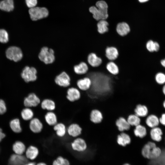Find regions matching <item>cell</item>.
<instances>
[{"mask_svg":"<svg viewBox=\"0 0 165 165\" xmlns=\"http://www.w3.org/2000/svg\"><path fill=\"white\" fill-rule=\"evenodd\" d=\"M161 149L156 146L155 143L152 141H148L143 147L141 153L145 158L151 160L158 157L161 152Z\"/></svg>","mask_w":165,"mask_h":165,"instance_id":"1","label":"cell"},{"mask_svg":"<svg viewBox=\"0 0 165 165\" xmlns=\"http://www.w3.org/2000/svg\"><path fill=\"white\" fill-rule=\"evenodd\" d=\"M38 57L40 61L45 64H52L55 60L54 51L52 48L47 46L43 47L39 53Z\"/></svg>","mask_w":165,"mask_h":165,"instance_id":"2","label":"cell"},{"mask_svg":"<svg viewBox=\"0 0 165 165\" xmlns=\"http://www.w3.org/2000/svg\"><path fill=\"white\" fill-rule=\"evenodd\" d=\"M37 71L34 67L26 66L23 70L21 76L24 81L27 83L33 82L37 79Z\"/></svg>","mask_w":165,"mask_h":165,"instance_id":"3","label":"cell"},{"mask_svg":"<svg viewBox=\"0 0 165 165\" xmlns=\"http://www.w3.org/2000/svg\"><path fill=\"white\" fill-rule=\"evenodd\" d=\"M29 13L31 19L33 21L45 18L49 14V12L46 8L38 7L30 8Z\"/></svg>","mask_w":165,"mask_h":165,"instance_id":"4","label":"cell"},{"mask_svg":"<svg viewBox=\"0 0 165 165\" xmlns=\"http://www.w3.org/2000/svg\"><path fill=\"white\" fill-rule=\"evenodd\" d=\"M6 56L8 59L17 62L22 59L23 54L20 48L13 46L9 47L7 49L6 51Z\"/></svg>","mask_w":165,"mask_h":165,"instance_id":"5","label":"cell"},{"mask_svg":"<svg viewBox=\"0 0 165 165\" xmlns=\"http://www.w3.org/2000/svg\"><path fill=\"white\" fill-rule=\"evenodd\" d=\"M54 82L57 85L61 87H69L71 85V78L66 72L63 71L56 76Z\"/></svg>","mask_w":165,"mask_h":165,"instance_id":"6","label":"cell"},{"mask_svg":"<svg viewBox=\"0 0 165 165\" xmlns=\"http://www.w3.org/2000/svg\"><path fill=\"white\" fill-rule=\"evenodd\" d=\"M71 145L73 150L78 152L85 151L87 147L86 140L83 138L79 137L75 138Z\"/></svg>","mask_w":165,"mask_h":165,"instance_id":"7","label":"cell"},{"mask_svg":"<svg viewBox=\"0 0 165 165\" xmlns=\"http://www.w3.org/2000/svg\"><path fill=\"white\" fill-rule=\"evenodd\" d=\"M40 98L34 93H31L25 97L24 104L26 107H36L41 103Z\"/></svg>","mask_w":165,"mask_h":165,"instance_id":"8","label":"cell"},{"mask_svg":"<svg viewBox=\"0 0 165 165\" xmlns=\"http://www.w3.org/2000/svg\"><path fill=\"white\" fill-rule=\"evenodd\" d=\"M81 96L80 90L77 87H69L66 91V97L71 102H74L79 100Z\"/></svg>","mask_w":165,"mask_h":165,"instance_id":"9","label":"cell"},{"mask_svg":"<svg viewBox=\"0 0 165 165\" xmlns=\"http://www.w3.org/2000/svg\"><path fill=\"white\" fill-rule=\"evenodd\" d=\"M82 129L78 124L73 123L70 124L67 128V134L70 137L76 138L82 134Z\"/></svg>","mask_w":165,"mask_h":165,"instance_id":"10","label":"cell"},{"mask_svg":"<svg viewBox=\"0 0 165 165\" xmlns=\"http://www.w3.org/2000/svg\"><path fill=\"white\" fill-rule=\"evenodd\" d=\"M29 127L31 130L35 134L39 133L42 131L43 124L40 119L37 118H33L30 120Z\"/></svg>","mask_w":165,"mask_h":165,"instance_id":"11","label":"cell"},{"mask_svg":"<svg viewBox=\"0 0 165 165\" xmlns=\"http://www.w3.org/2000/svg\"><path fill=\"white\" fill-rule=\"evenodd\" d=\"M91 85V79L86 77L78 79L76 82L77 88L81 91H86L90 88Z\"/></svg>","mask_w":165,"mask_h":165,"instance_id":"12","label":"cell"},{"mask_svg":"<svg viewBox=\"0 0 165 165\" xmlns=\"http://www.w3.org/2000/svg\"><path fill=\"white\" fill-rule=\"evenodd\" d=\"M116 141L119 145L124 147L130 143L131 139L128 134L123 132L117 135Z\"/></svg>","mask_w":165,"mask_h":165,"instance_id":"13","label":"cell"},{"mask_svg":"<svg viewBox=\"0 0 165 165\" xmlns=\"http://www.w3.org/2000/svg\"><path fill=\"white\" fill-rule=\"evenodd\" d=\"M115 124L119 131L120 132L128 130L131 126L127 119L123 117H120L116 121Z\"/></svg>","mask_w":165,"mask_h":165,"instance_id":"14","label":"cell"},{"mask_svg":"<svg viewBox=\"0 0 165 165\" xmlns=\"http://www.w3.org/2000/svg\"><path fill=\"white\" fill-rule=\"evenodd\" d=\"M90 120L94 124H98L101 122L103 119V115L102 112L97 109L92 110L90 114Z\"/></svg>","mask_w":165,"mask_h":165,"instance_id":"15","label":"cell"},{"mask_svg":"<svg viewBox=\"0 0 165 165\" xmlns=\"http://www.w3.org/2000/svg\"><path fill=\"white\" fill-rule=\"evenodd\" d=\"M90 12L93 14V17L97 20H105L107 18L108 14L105 13L94 6L90 7Z\"/></svg>","mask_w":165,"mask_h":165,"instance_id":"16","label":"cell"},{"mask_svg":"<svg viewBox=\"0 0 165 165\" xmlns=\"http://www.w3.org/2000/svg\"><path fill=\"white\" fill-rule=\"evenodd\" d=\"M116 30L119 35L124 36L127 35L130 31V27L126 22H120L116 25Z\"/></svg>","mask_w":165,"mask_h":165,"instance_id":"17","label":"cell"},{"mask_svg":"<svg viewBox=\"0 0 165 165\" xmlns=\"http://www.w3.org/2000/svg\"><path fill=\"white\" fill-rule=\"evenodd\" d=\"M88 64L93 67H97L100 66L102 63V60L94 53H90L87 58Z\"/></svg>","mask_w":165,"mask_h":165,"instance_id":"18","label":"cell"},{"mask_svg":"<svg viewBox=\"0 0 165 165\" xmlns=\"http://www.w3.org/2000/svg\"><path fill=\"white\" fill-rule=\"evenodd\" d=\"M40 104L42 109L48 111H53L56 108L55 102L50 99H45L41 102Z\"/></svg>","mask_w":165,"mask_h":165,"instance_id":"19","label":"cell"},{"mask_svg":"<svg viewBox=\"0 0 165 165\" xmlns=\"http://www.w3.org/2000/svg\"><path fill=\"white\" fill-rule=\"evenodd\" d=\"M145 123L148 127L152 128L158 126L160 123L159 119L156 115L150 114L145 117Z\"/></svg>","mask_w":165,"mask_h":165,"instance_id":"20","label":"cell"},{"mask_svg":"<svg viewBox=\"0 0 165 165\" xmlns=\"http://www.w3.org/2000/svg\"><path fill=\"white\" fill-rule=\"evenodd\" d=\"M147 107L144 105L138 104L134 109V114L140 118H145L148 114Z\"/></svg>","mask_w":165,"mask_h":165,"instance_id":"21","label":"cell"},{"mask_svg":"<svg viewBox=\"0 0 165 165\" xmlns=\"http://www.w3.org/2000/svg\"><path fill=\"white\" fill-rule=\"evenodd\" d=\"M27 161L24 156L16 154L12 155L9 159L10 164L11 165H24Z\"/></svg>","mask_w":165,"mask_h":165,"instance_id":"22","label":"cell"},{"mask_svg":"<svg viewBox=\"0 0 165 165\" xmlns=\"http://www.w3.org/2000/svg\"><path fill=\"white\" fill-rule=\"evenodd\" d=\"M53 127V129L58 137L63 138L67 133V128L65 124L62 123H57Z\"/></svg>","mask_w":165,"mask_h":165,"instance_id":"23","label":"cell"},{"mask_svg":"<svg viewBox=\"0 0 165 165\" xmlns=\"http://www.w3.org/2000/svg\"><path fill=\"white\" fill-rule=\"evenodd\" d=\"M105 56L110 61H113L118 57L119 52L117 49L114 46L107 47L105 51Z\"/></svg>","mask_w":165,"mask_h":165,"instance_id":"24","label":"cell"},{"mask_svg":"<svg viewBox=\"0 0 165 165\" xmlns=\"http://www.w3.org/2000/svg\"><path fill=\"white\" fill-rule=\"evenodd\" d=\"M149 134L151 138L154 141L159 142L162 140L163 132L159 127H157L151 128Z\"/></svg>","mask_w":165,"mask_h":165,"instance_id":"25","label":"cell"},{"mask_svg":"<svg viewBox=\"0 0 165 165\" xmlns=\"http://www.w3.org/2000/svg\"><path fill=\"white\" fill-rule=\"evenodd\" d=\"M88 64L83 61L74 65L73 67L74 72L79 75H83L86 74L88 71Z\"/></svg>","mask_w":165,"mask_h":165,"instance_id":"26","label":"cell"},{"mask_svg":"<svg viewBox=\"0 0 165 165\" xmlns=\"http://www.w3.org/2000/svg\"><path fill=\"white\" fill-rule=\"evenodd\" d=\"M44 119L46 123L50 126H53L57 123V116L53 111H48L45 115Z\"/></svg>","mask_w":165,"mask_h":165,"instance_id":"27","label":"cell"},{"mask_svg":"<svg viewBox=\"0 0 165 165\" xmlns=\"http://www.w3.org/2000/svg\"><path fill=\"white\" fill-rule=\"evenodd\" d=\"M134 135L141 138L145 137L147 134V130L145 126L140 124L136 127L134 130Z\"/></svg>","mask_w":165,"mask_h":165,"instance_id":"28","label":"cell"},{"mask_svg":"<svg viewBox=\"0 0 165 165\" xmlns=\"http://www.w3.org/2000/svg\"><path fill=\"white\" fill-rule=\"evenodd\" d=\"M38 153L39 150L37 148L33 145L29 146L25 151L26 157L31 160L35 159Z\"/></svg>","mask_w":165,"mask_h":165,"instance_id":"29","label":"cell"},{"mask_svg":"<svg viewBox=\"0 0 165 165\" xmlns=\"http://www.w3.org/2000/svg\"><path fill=\"white\" fill-rule=\"evenodd\" d=\"M14 8L13 0H3L0 2V9L2 10L10 12Z\"/></svg>","mask_w":165,"mask_h":165,"instance_id":"30","label":"cell"},{"mask_svg":"<svg viewBox=\"0 0 165 165\" xmlns=\"http://www.w3.org/2000/svg\"><path fill=\"white\" fill-rule=\"evenodd\" d=\"M13 150L15 154L22 155L25 152L26 147L22 142L17 141L13 144Z\"/></svg>","mask_w":165,"mask_h":165,"instance_id":"31","label":"cell"},{"mask_svg":"<svg viewBox=\"0 0 165 165\" xmlns=\"http://www.w3.org/2000/svg\"><path fill=\"white\" fill-rule=\"evenodd\" d=\"M149 165H165V149L161 151L160 155L156 158L151 160Z\"/></svg>","mask_w":165,"mask_h":165,"instance_id":"32","label":"cell"},{"mask_svg":"<svg viewBox=\"0 0 165 165\" xmlns=\"http://www.w3.org/2000/svg\"><path fill=\"white\" fill-rule=\"evenodd\" d=\"M109 24L105 20H100L97 24V30L100 34H103L108 31Z\"/></svg>","mask_w":165,"mask_h":165,"instance_id":"33","label":"cell"},{"mask_svg":"<svg viewBox=\"0 0 165 165\" xmlns=\"http://www.w3.org/2000/svg\"><path fill=\"white\" fill-rule=\"evenodd\" d=\"M127 119L131 126L135 127L140 124L141 121V118L134 114L129 115Z\"/></svg>","mask_w":165,"mask_h":165,"instance_id":"34","label":"cell"},{"mask_svg":"<svg viewBox=\"0 0 165 165\" xmlns=\"http://www.w3.org/2000/svg\"><path fill=\"white\" fill-rule=\"evenodd\" d=\"M21 115L24 120L28 121L34 118V113L30 108L26 107L22 110Z\"/></svg>","mask_w":165,"mask_h":165,"instance_id":"35","label":"cell"},{"mask_svg":"<svg viewBox=\"0 0 165 165\" xmlns=\"http://www.w3.org/2000/svg\"><path fill=\"white\" fill-rule=\"evenodd\" d=\"M145 46L147 50L150 53L158 51L160 49L159 43L152 40H148L146 43Z\"/></svg>","mask_w":165,"mask_h":165,"instance_id":"36","label":"cell"},{"mask_svg":"<svg viewBox=\"0 0 165 165\" xmlns=\"http://www.w3.org/2000/svg\"><path fill=\"white\" fill-rule=\"evenodd\" d=\"M106 68L111 74L116 75L119 72V69L117 65L114 61H110L106 65Z\"/></svg>","mask_w":165,"mask_h":165,"instance_id":"37","label":"cell"},{"mask_svg":"<svg viewBox=\"0 0 165 165\" xmlns=\"http://www.w3.org/2000/svg\"><path fill=\"white\" fill-rule=\"evenodd\" d=\"M11 130L16 133H19L22 131L19 120L17 118L12 120L9 123Z\"/></svg>","mask_w":165,"mask_h":165,"instance_id":"38","label":"cell"},{"mask_svg":"<svg viewBox=\"0 0 165 165\" xmlns=\"http://www.w3.org/2000/svg\"><path fill=\"white\" fill-rule=\"evenodd\" d=\"M96 5L98 9L105 13L108 14V6L105 1H98L96 2Z\"/></svg>","mask_w":165,"mask_h":165,"instance_id":"39","label":"cell"},{"mask_svg":"<svg viewBox=\"0 0 165 165\" xmlns=\"http://www.w3.org/2000/svg\"><path fill=\"white\" fill-rule=\"evenodd\" d=\"M53 165H69V163L67 159L59 156L53 161Z\"/></svg>","mask_w":165,"mask_h":165,"instance_id":"40","label":"cell"},{"mask_svg":"<svg viewBox=\"0 0 165 165\" xmlns=\"http://www.w3.org/2000/svg\"><path fill=\"white\" fill-rule=\"evenodd\" d=\"M7 32L3 29H0V42L2 43L7 42L9 40Z\"/></svg>","mask_w":165,"mask_h":165,"instance_id":"41","label":"cell"},{"mask_svg":"<svg viewBox=\"0 0 165 165\" xmlns=\"http://www.w3.org/2000/svg\"><path fill=\"white\" fill-rule=\"evenodd\" d=\"M155 79L158 84H164L165 83V74L162 72L158 73L155 75Z\"/></svg>","mask_w":165,"mask_h":165,"instance_id":"42","label":"cell"},{"mask_svg":"<svg viewBox=\"0 0 165 165\" xmlns=\"http://www.w3.org/2000/svg\"><path fill=\"white\" fill-rule=\"evenodd\" d=\"M6 107L4 101L0 99V114H3L6 112Z\"/></svg>","mask_w":165,"mask_h":165,"instance_id":"43","label":"cell"},{"mask_svg":"<svg viewBox=\"0 0 165 165\" xmlns=\"http://www.w3.org/2000/svg\"><path fill=\"white\" fill-rule=\"evenodd\" d=\"M27 6L30 8L35 7L37 3V0H25Z\"/></svg>","mask_w":165,"mask_h":165,"instance_id":"44","label":"cell"},{"mask_svg":"<svg viewBox=\"0 0 165 165\" xmlns=\"http://www.w3.org/2000/svg\"><path fill=\"white\" fill-rule=\"evenodd\" d=\"M159 119L160 123L165 126V113L163 114Z\"/></svg>","mask_w":165,"mask_h":165,"instance_id":"45","label":"cell"},{"mask_svg":"<svg viewBox=\"0 0 165 165\" xmlns=\"http://www.w3.org/2000/svg\"><path fill=\"white\" fill-rule=\"evenodd\" d=\"M5 134L2 132V129L0 128V142L5 137Z\"/></svg>","mask_w":165,"mask_h":165,"instance_id":"46","label":"cell"},{"mask_svg":"<svg viewBox=\"0 0 165 165\" xmlns=\"http://www.w3.org/2000/svg\"><path fill=\"white\" fill-rule=\"evenodd\" d=\"M161 64L163 67L165 68V59L161 61Z\"/></svg>","mask_w":165,"mask_h":165,"instance_id":"47","label":"cell"},{"mask_svg":"<svg viewBox=\"0 0 165 165\" xmlns=\"http://www.w3.org/2000/svg\"><path fill=\"white\" fill-rule=\"evenodd\" d=\"M24 165H36L35 163L34 162H30L28 163L25 164Z\"/></svg>","mask_w":165,"mask_h":165,"instance_id":"48","label":"cell"},{"mask_svg":"<svg viewBox=\"0 0 165 165\" xmlns=\"http://www.w3.org/2000/svg\"><path fill=\"white\" fill-rule=\"evenodd\" d=\"M162 91L163 94L165 95V85H164L163 87Z\"/></svg>","mask_w":165,"mask_h":165,"instance_id":"49","label":"cell"},{"mask_svg":"<svg viewBox=\"0 0 165 165\" xmlns=\"http://www.w3.org/2000/svg\"><path fill=\"white\" fill-rule=\"evenodd\" d=\"M36 165H47L46 164L44 163H38Z\"/></svg>","mask_w":165,"mask_h":165,"instance_id":"50","label":"cell"},{"mask_svg":"<svg viewBox=\"0 0 165 165\" xmlns=\"http://www.w3.org/2000/svg\"><path fill=\"white\" fill-rule=\"evenodd\" d=\"M148 0H138L140 2H144L148 1Z\"/></svg>","mask_w":165,"mask_h":165,"instance_id":"51","label":"cell"},{"mask_svg":"<svg viewBox=\"0 0 165 165\" xmlns=\"http://www.w3.org/2000/svg\"><path fill=\"white\" fill-rule=\"evenodd\" d=\"M163 105L164 108H165V100L163 102Z\"/></svg>","mask_w":165,"mask_h":165,"instance_id":"52","label":"cell"},{"mask_svg":"<svg viewBox=\"0 0 165 165\" xmlns=\"http://www.w3.org/2000/svg\"><path fill=\"white\" fill-rule=\"evenodd\" d=\"M123 165H130L128 163H125L123 164Z\"/></svg>","mask_w":165,"mask_h":165,"instance_id":"53","label":"cell"}]
</instances>
